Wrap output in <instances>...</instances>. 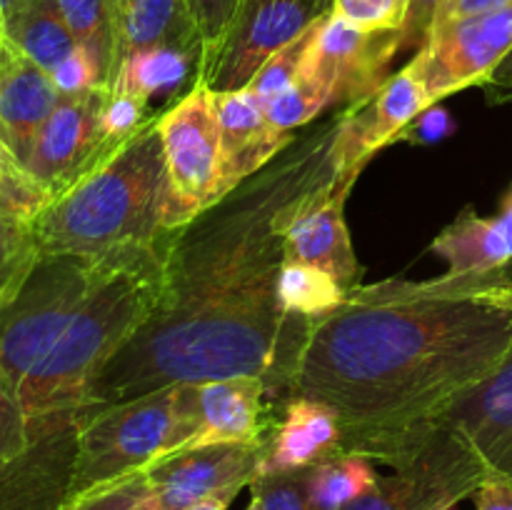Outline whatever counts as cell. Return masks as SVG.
Wrapping results in <instances>:
<instances>
[{
    "label": "cell",
    "instance_id": "obj_1",
    "mask_svg": "<svg viewBox=\"0 0 512 510\" xmlns=\"http://www.w3.org/2000/svg\"><path fill=\"white\" fill-rule=\"evenodd\" d=\"M343 110L303 128L253 178L173 233L165 290L153 318L108 363L78 410L140 398L178 383L263 378L293 393L310 323L278 298L293 210L335 170Z\"/></svg>",
    "mask_w": 512,
    "mask_h": 510
},
{
    "label": "cell",
    "instance_id": "obj_2",
    "mask_svg": "<svg viewBox=\"0 0 512 510\" xmlns=\"http://www.w3.org/2000/svg\"><path fill=\"white\" fill-rule=\"evenodd\" d=\"M512 350V265L355 285L310 323L293 398L338 413L340 453L383 460Z\"/></svg>",
    "mask_w": 512,
    "mask_h": 510
},
{
    "label": "cell",
    "instance_id": "obj_3",
    "mask_svg": "<svg viewBox=\"0 0 512 510\" xmlns=\"http://www.w3.org/2000/svg\"><path fill=\"white\" fill-rule=\"evenodd\" d=\"M173 233L95 258L40 253L0 310V373L35 443L75 425L98 375L153 318Z\"/></svg>",
    "mask_w": 512,
    "mask_h": 510
},
{
    "label": "cell",
    "instance_id": "obj_4",
    "mask_svg": "<svg viewBox=\"0 0 512 510\" xmlns=\"http://www.w3.org/2000/svg\"><path fill=\"white\" fill-rule=\"evenodd\" d=\"M165 153L158 115L100 158L33 218L40 253L95 258L158 240L163 228Z\"/></svg>",
    "mask_w": 512,
    "mask_h": 510
},
{
    "label": "cell",
    "instance_id": "obj_5",
    "mask_svg": "<svg viewBox=\"0 0 512 510\" xmlns=\"http://www.w3.org/2000/svg\"><path fill=\"white\" fill-rule=\"evenodd\" d=\"M195 435V383H178L123 403L85 410L75 415L68 495L145 473L165 455L188 448Z\"/></svg>",
    "mask_w": 512,
    "mask_h": 510
},
{
    "label": "cell",
    "instance_id": "obj_6",
    "mask_svg": "<svg viewBox=\"0 0 512 510\" xmlns=\"http://www.w3.org/2000/svg\"><path fill=\"white\" fill-rule=\"evenodd\" d=\"M165 153L163 228L178 230L228 195L215 90L198 80L158 115Z\"/></svg>",
    "mask_w": 512,
    "mask_h": 510
},
{
    "label": "cell",
    "instance_id": "obj_7",
    "mask_svg": "<svg viewBox=\"0 0 512 510\" xmlns=\"http://www.w3.org/2000/svg\"><path fill=\"white\" fill-rule=\"evenodd\" d=\"M400 50L403 30H360L330 10L315 28L298 78L320 85L333 113L358 108L388 83Z\"/></svg>",
    "mask_w": 512,
    "mask_h": 510
},
{
    "label": "cell",
    "instance_id": "obj_8",
    "mask_svg": "<svg viewBox=\"0 0 512 510\" xmlns=\"http://www.w3.org/2000/svg\"><path fill=\"white\" fill-rule=\"evenodd\" d=\"M510 50L512 3L433 25L408 65L423 83L430 105H438L458 90L488 83Z\"/></svg>",
    "mask_w": 512,
    "mask_h": 510
},
{
    "label": "cell",
    "instance_id": "obj_9",
    "mask_svg": "<svg viewBox=\"0 0 512 510\" xmlns=\"http://www.w3.org/2000/svg\"><path fill=\"white\" fill-rule=\"evenodd\" d=\"M330 10L333 0H243L205 83L215 93L245 88L270 55L300 38Z\"/></svg>",
    "mask_w": 512,
    "mask_h": 510
},
{
    "label": "cell",
    "instance_id": "obj_10",
    "mask_svg": "<svg viewBox=\"0 0 512 510\" xmlns=\"http://www.w3.org/2000/svg\"><path fill=\"white\" fill-rule=\"evenodd\" d=\"M108 95L110 88L60 95L40 128L25 168L48 193V200L68 190L100 158L113 153L103 143V108Z\"/></svg>",
    "mask_w": 512,
    "mask_h": 510
},
{
    "label": "cell",
    "instance_id": "obj_11",
    "mask_svg": "<svg viewBox=\"0 0 512 510\" xmlns=\"http://www.w3.org/2000/svg\"><path fill=\"white\" fill-rule=\"evenodd\" d=\"M420 428L440 430L470 450L488 478L512 483V350L483 383L445 405Z\"/></svg>",
    "mask_w": 512,
    "mask_h": 510
},
{
    "label": "cell",
    "instance_id": "obj_12",
    "mask_svg": "<svg viewBox=\"0 0 512 510\" xmlns=\"http://www.w3.org/2000/svg\"><path fill=\"white\" fill-rule=\"evenodd\" d=\"M263 443H215L160 458L145 470L163 510H188L215 495H238L260 473Z\"/></svg>",
    "mask_w": 512,
    "mask_h": 510
},
{
    "label": "cell",
    "instance_id": "obj_13",
    "mask_svg": "<svg viewBox=\"0 0 512 510\" xmlns=\"http://www.w3.org/2000/svg\"><path fill=\"white\" fill-rule=\"evenodd\" d=\"M358 173H335L293 210L285 228V260L315 265L333 275L345 290L360 285V263L345 223V200Z\"/></svg>",
    "mask_w": 512,
    "mask_h": 510
},
{
    "label": "cell",
    "instance_id": "obj_14",
    "mask_svg": "<svg viewBox=\"0 0 512 510\" xmlns=\"http://www.w3.org/2000/svg\"><path fill=\"white\" fill-rule=\"evenodd\" d=\"M433 108L423 83L410 65L390 75L388 83L358 108L343 110L333 143L335 170L340 175L363 173L368 160L395 143L423 110Z\"/></svg>",
    "mask_w": 512,
    "mask_h": 510
},
{
    "label": "cell",
    "instance_id": "obj_15",
    "mask_svg": "<svg viewBox=\"0 0 512 510\" xmlns=\"http://www.w3.org/2000/svg\"><path fill=\"white\" fill-rule=\"evenodd\" d=\"M225 190H235L278 158L295 138L270 128L265 103L248 88L215 93Z\"/></svg>",
    "mask_w": 512,
    "mask_h": 510
},
{
    "label": "cell",
    "instance_id": "obj_16",
    "mask_svg": "<svg viewBox=\"0 0 512 510\" xmlns=\"http://www.w3.org/2000/svg\"><path fill=\"white\" fill-rule=\"evenodd\" d=\"M58 100L60 93L48 70L8 40H0V135L23 165Z\"/></svg>",
    "mask_w": 512,
    "mask_h": 510
},
{
    "label": "cell",
    "instance_id": "obj_17",
    "mask_svg": "<svg viewBox=\"0 0 512 510\" xmlns=\"http://www.w3.org/2000/svg\"><path fill=\"white\" fill-rule=\"evenodd\" d=\"M340 443L343 428L338 413L318 400L295 395L285 403L280 423L265 435L258 475L313 468L320 460L340 453Z\"/></svg>",
    "mask_w": 512,
    "mask_h": 510
},
{
    "label": "cell",
    "instance_id": "obj_18",
    "mask_svg": "<svg viewBox=\"0 0 512 510\" xmlns=\"http://www.w3.org/2000/svg\"><path fill=\"white\" fill-rule=\"evenodd\" d=\"M265 395H268V385L255 375L195 383L198 435L188 448L265 440L268 435L263 425Z\"/></svg>",
    "mask_w": 512,
    "mask_h": 510
},
{
    "label": "cell",
    "instance_id": "obj_19",
    "mask_svg": "<svg viewBox=\"0 0 512 510\" xmlns=\"http://www.w3.org/2000/svg\"><path fill=\"white\" fill-rule=\"evenodd\" d=\"M430 250L445 260L448 275L493 273L512 265V183L498 213L485 218L473 208H463Z\"/></svg>",
    "mask_w": 512,
    "mask_h": 510
},
{
    "label": "cell",
    "instance_id": "obj_20",
    "mask_svg": "<svg viewBox=\"0 0 512 510\" xmlns=\"http://www.w3.org/2000/svg\"><path fill=\"white\" fill-rule=\"evenodd\" d=\"M148 48H183L203 58V40L188 0H118V68Z\"/></svg>",
    "mask_w": 512,
    "mask_h": 510
},
{
    "label": "cell",
    "instance_id": "obj_21",
    "mask_svg": "<svg viewBox=\"0 0 512 510\" xmlns=\"http://www.w3.org/2000/svg\"><path fill=\"white\" fill-rule=\"evenodd\" d=\"M3 40L15 45L48 73H53L78 48L58 0H28L10 18Z\"/></svg>",
    "mask_w": 512,
    "mask_h": 510
},
{
    "label": "cell",
    "instance_id": "obj_22",
    "mask_svg": "<svg viewBox=\"0 0 512 510\" xmlns=\"http://www.w3.org/2000/svg\"><path fill=\"white\" fill-rule=\"evenodd\" d=\"M200 55L183 48H148L128 55L120 63L113 85L150 100L153 95H173L183 85L198 83Z\"/></svg>",
    "mask_w": 512,
    "mask_h": 510
},
{
    "label": "cell",
    "instance_id": "obj_23",
    "mask_svg": "<svg viewBox=\"0 0 512 510\" xmlns=\"http://www.w3.org/2000/svg\"><path fill=\"white\" fill-rule=\"evenodd\" d=\"M78 48L93 58L100 78L113 88L118 75V0H58Z\"/></svg>",
    "mask_w": 512,
    "mask_h": 510
},
{
    "label": "cell",
    "instance_id": "obj_24",
    "mask_svg": "<svg viewBox=\"0 0 512 510\" xmlns=\"http://www.w3.org/2000/svg\"><path fill=\"white\" fill-rule=\"evenodd\" d=\"M380 475L373 460L355 453H335L308 470V500L313 510H343L375 488Z\"/></svg>",
    "mask_w": 512,
    "mask_h": 510
},
{
    "label": "cell",
    "instance_id": "obj_25",
    "mask_svg": "<svg viewBox=\"0 0 512 510\" xmlns=\"http://www.w3.org/2000/svg\"><path fill=\"white\" fill-rule=\"evenodd\" d=\"M348 290L330 273L315 265L285 260L278 278L280 305L293 318L313 323L345 300Z\"/></svg>",
    "mask_w": 512,
    "mask_h": 510
},
{
    "label": "cell",
    "instance_id": "obj_26",
    "mask_svg": "<svg viewBox=\"0 0 512 510\" xmlns=\"http://www.w3.org/2000/svg\"><path fill=\"white\" fill-rule=\"evenodd\" d=\"M38 258L33 223L0 213V310L13 300Z\"/></svg>",
    "mask_w": 512,
    "mask_h": 510
},
{
    "label": "cell",
    "instance_id": "obj_27",
    "mask_svg": "<svg viewBox=\"0 0 512 510\" xmlns=\"http://www.w3.org/2000/svg\"><path fill=\"white\" fill-rule=\"evenodd\" d=\"M330 110H333L330 95L320 85H313L300 78L265 105L270 128L283 135L300 133V130L313 125L315 120L323 118Z\"/></svg>",
    "mask_w": 512,
    "mask_h": 510
},
{
    "label": "cell",
    "instance_id": "obj_28",
    "mask_svg": "<svg viewBox=\"0 0 512 510\" xmlns=\"http://www.w3.org/2000/svg\"><path fill=\"white\" fill-rule=\"evenodd\" d=\"M45 203L48 193L40 188L38 180L28 173V168L0 135V213L33 223Z\"/></svg>",
    "mask_w": 512,
    "mask_h": 510
},
{
    "label": "cell",
    "instance_id": "obj_29",
    "mask_svg": "<svg viewBox=\"0 0 512 510\" xmlns=\"http://www.w3.org/2000/svg\"><path fill=\"white\" fill-rule=\"evenodd\" d=\"M318 23H315L313 28L305 30V33L300 35V38H295L293 43H288L285 48H280L278 53L270 55V58L263 63V68L253 75V80H250L245 88H248L253 95H258L265 105H268L275 95L288 90L290 85L298 80L300 65H303V58L305 53H308V45L310 40H313Z\"/></svg>",
    "mask_w": 512,
    "mask_h": 510
},
{
    "label": "cell",
    "instance_id": "obj_30",
    "mask_svg": "<svg viewBox=\"0 0 512 510\" xmlns=\"http://www.w3.org/2000/svg\"><path fill=\"white\" fill-rule=\"evenodd\" d=\"M193 10L195 25H198L200 40H203V58H200L198 80H208L213 73V65L218 60L220 48H223L228 30L233 25L235 13H238L243 0H188Z\"/></svg>",
    "mask_w": 512,
    "mask_h": 510
},
{
    "label": "cell",
    "instance_id": "obj_31",
    "mask_svg": "<svg viewBox=\"0 0 512 510\" xmlns=\"http://www.w3.org/2000/svg\"><path fill=\"white\" fill-rule=\"evenodd\" d=\"M35 445L30 423L13 385L0 373V475Z\"/></svg>",
    "mask_w": 512,
    "mask_h": 510
},
{
    "label": "cell",
    "instance_id": "obj_32",
    "mask_svg": "<svg viewBox=\"0 0 512 510\" xmlns=\"http://www.w3.org/2000/svg\"><path fill=\"white\" fill-rule=\"evenodd\" d=\"M148 100L130 93L123 85L110 88L108 100L103 108V143L105 148L115 150L133 138L145 123H148Z\"/></svg>",
    "mask_w": 512,
    "mask_h": 510
},
{
    "label": "cell",
    "instance_id": "obj_33",
    "mask_svg": "<svg viewBox=\"0 0 512 510\" xmlns=\"http://www.w3.org/2000/svg\"><path fill=\"white\" fill-rule=\"evenodd\" d=\"M413 0H333V13L360 30H403Z\"/></svg>",
    "mask_w": 512,
    "mask_h": 510
},
{
    "label": "cell",
    "instance_id": "obj_34",
    "mask_svg": "<svg viewBox=\"0 0 512 510\" xmlns=\"http://www.w3.org/2000/svg\"><path fill=\"white\" fill-rule=\"evenodd\" d=\"M150 490L148 475L138 473L118 483L100 485L85 493L68 495L55 510H130Z\"/></svg>",
    "mask_w": 512,
    "mask_h": 510
},
{
    "label": "cell",
    "instance_id": "obj_35",
    "mask_svg": "<svg viewBox=\"0 0 512 510\" xmlns=\"http://www.w3.org/2000/svg\"><path fill=\"white\" fill-rule=\"evenodd\" d=\"M308 470L258 475L250 490L260 498L263 510H313L308 500Z\"/></svg>",
    "mask_w": 512,
    "mask_h": 510
},
{
    "label": "cell",
    "instance_id": "obj_36",
    "mask_svg": "<svg viewBox=\"0 0 512 510\" xmlns=\"http://www.w3.org/2000/svg\"><path fill=\"white\" fill-rule=\"evenodd\" d=\"M50 78H53L60 95H80L95 88H108V85L103 83V78H100L98 65L93 63V58H90L83 48H75L73 53L50 73Z\"/></svg>",
    "mask_w": 512,
    "mask_h": 510
},
{
    "label": "cell",
    "instance_id": "obj_37",
    "mask_svg": "<svg viewBox=\"0 0 512 510\" xmlns=\"http://www.w3.org/2000/svg\"><path fill=\"white\" fill-rule=\"evenodd\" d=\"M455 130V123L450 120L448 110H443L440 105H433V108L423 110L408 128L400 133L398 140H408V143H438V140L448 138Z\"/></svg>",
    "mask_w": 512,
    "mask_h": 510
},
{
    "label": "cell",
    "instance_id": "obj_38",
    "mask_svg": "<svg viewBox=\"0 0 512 510\" xmlns=\"http://www.w3.org/2000/svg\"><path fill=\"white\" fill-rule=\"evenodd\" d=\"M443 3L445 0H413L410 15L403 28V50L420 48L423 45L425 35H428L430 25H433L435 13H438V8Z\"/></svg>",
    "mask_w": 512,
    "mask_h": 510
},
{
    "label": "cell",
    "instance_id": "obj_39",
    "mask_svg": "<svg viewBox=\"0 0 512 510\" xmlns=\"http://www.w3.org/2000/svg\"><path fill=\"white\" fill-rule=\"evenodd\" d=\"M512 0H445L443 5L435 13L433 25L445 23V20H455V18H465V15H478V13H488V10H498L510 5ZM430 25V28H433Z\"/></svg>",
    "mask_w": 512,
    "mask_h": 510
},
{
    "label": "cell",
    "instance_id": "obj_40",
    "mask_svg": "<svg viewBox=\"0 0 512 510\" xmlns=\"http://www.w3.org/2000/svg\"><path fill=\"white\" fill-rule=\"evenodd\" d=\"M478 510H512V483L503 478H488L475 493Z\"/></svg>",
    "mask_w": 512,
    "mask_h": 510
},
{
    "label": "cell",
    "instance_id": "obj_41",
    "mask_svg": "<svg viewBox=\"0 0 512 510\" xmlns=\"http://www.w3.org/2000/svg\"><path fill=\"white\" fill-rule=\"evenodd\" d=\"M485 88L490 90V100H493V103L495 100H498V103H503V100H512V50L508 58L498 65V70L490 75Z\"/></svg>",
    "mask_w": 512,
    "mask_h": 510
},
{
    "label": "cell",
    "instance_id": "obj_42",
    "mask_svg": "<svg viewBox=\"0 0 512 510\" xmlns=\"http://www.w3.org/2000/svg\"><path fill=\"white\" fill-rule=\"evenodd\" d=\"M28 0H0V40L5 38V28H8L10 18L18 13Z\"/></svg>",
    "mask_w": 512,
    "mask_h": 510
},
{
    "label": "cell",
    "instance_id": "obj_43",
    "mask_svg": "<svg viewBox=\"0 0 512 510\" xmlns=\"http://www.w3.org/2000/svg\"><path fill=\"white\" fill-rule=\"evenodd\" d=\"M235 500L233 493H225V495H215V498H208V500H200V503H195L193 508L188 510H228L230 503Z\"/></svg>",
    "mask_w": 512,
    "mask_h": 510
},
{
    "label": "cell",
    "instance_id": "obj_44",
    "mask_svg": "<svg viewBox=\"0 0 512 510\" xmlns=\"http://www.w3.org/2000/svg\"><path fill=\"white\" fill-rule=\"evenodd\" d=\"M130 510H163V505H160L158 495H155L153 490H148V493H145Z\"/></svg>",
    "mask_w": 512,
    "mask_h": 510
},
{
    "label": "cell",
    "instance_id": "obj_45",
    "mask_svg": "<svg viewBox=\"0 0 512 510\" xmlns=\"http://www.w3.org/2000/svg\"><path fill=\"white\" fill-rule=\"evenodd\" d=\"M245 510H263V503H260V498H258V495L253 493V498H250L248 508H245Z\"/></svg>",
    "mask_w": 512,
    "mask_h": 510
},
{
    "label": "cell",
    "instance_id": "obj_46",
    "mask_svg": "<svg viewBox=\"0 0 512 510\" xmlns=\"http://www.w3.org/2000/svg\"><path fill=\"white\" fill-rule=\"evenodd\" d=\"M448 510H458V505H455V508H448Z\"/></svg>",
    "mask_w": 512,
    "mask_h": 510
}]
</instances>
